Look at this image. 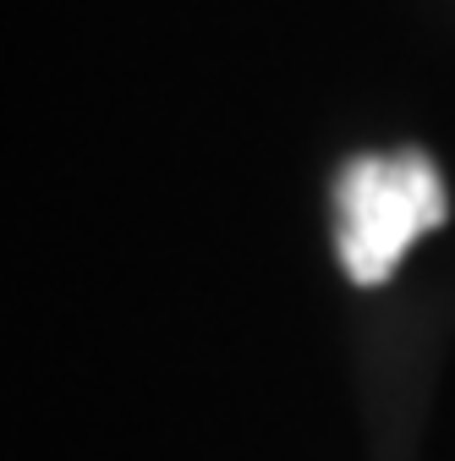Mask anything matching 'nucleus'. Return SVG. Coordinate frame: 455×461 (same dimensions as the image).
Here are the masks:
<instances>
[{"label": "nucleus", "instance_id": "1", "mask_svg": "<svg viewBox=\"0 0 455 461\" xmlns=\"http://www.w3.org/2000/svg\"><path fill=\"white\" fill-rule=\"evenodd\" d=\"M450 198L428 154H362L335 182V248L357 285H384L401 253L444 225Z\"/></svg>", "mask_w": 455, "mask_h": 461}]
</instances>
